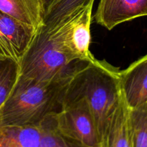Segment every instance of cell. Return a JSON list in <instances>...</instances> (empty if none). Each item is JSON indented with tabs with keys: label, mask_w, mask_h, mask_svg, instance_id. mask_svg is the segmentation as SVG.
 Here are the masks:
<instances>
[{
	"label": "cell",
	"mask_w": 147,
	"mask_h": 147,
	"mask_svg": "<svg viewBox=\"0 0 147 147\" xmlns=\"http://www.w3.org/2000/svg\"><path fill=\"white\" fill-rule=\"evenodd\" d=\"M93 3L78 9L50 28L44 25L59 48L73 61L95 59L90 50Z\"/></svg>",
	"instance_id": "obj_4"
},
{
	"label": "cell",
	"mask_w": 147,
	"mask_h": 147,
	"mask_svg": "<svg viewBox=\"0 0 147 147\" xmlns=\"http://www.w3.org/2000/svg\"><path fill=\"white\" fill-rule=\"evenodd\" d=\"M55 118L57 131L65 137L86 147H100L94 119L84 100L78 99L63 106Z\"/></svg>",
	"instance_id": "obj_6"
},
{
	"label": "cell",
	"mask_w": 147,
	"mask_h": 147,
	"mask_svg": "<svg viewBox=\"0 0 147 147\" xmlns=\"http://www.w3.org/2000/svg\"><path fill=\"white\" fill-rule=\"evenodd\" d=\"M120 71L105 60L80 61L68 82L63 105L83 99L91 112L101 143L121 95Z\"/></svg>",
	"instance_id": "obj_1"
},
{
	"label": "cell",
	"mask_w": 147,
	"mask_h": 147,
	"mask_svg": "<svg viewBox=\"0 0 147 147\" xmlns=\"http://www.w3.org/2000/svg\"><path fill=\"white\" fill-rule=\"evenodd\" d=\"M100 147H133L130 109L122 92L100 143Z\"/></svg>",
	"instance_id": "obj_10"
},
{
	"label": "cell",
	"mask_w": 147,
	"mask_h": 147,
	"mask_svg": "<svg viewBox=\"0 0 147 147\" xmlns=\"http://www.w3.org/2000/svg\"><path fill=\"white\" fill-rule=\"evenodd\" d=\"M19 75V63L9 59H0V108L9 95Z\"/></svg>",
	"instance_id": "obj_14"
},
{
	"label": "cell",
	"mask_w": 147,
	"mask_h": 147,
	"mask_svg": "<svg viewBox=\"0 0 147 147\" xmlns=\"http://www.w3.org/2000/svg\"><path fill=\"white\" fill-rule=\"evenodd\" d=\"M40 1H41L42 4L43 10H44V14H45V13L46 12L47 9L50 7V6L51 5L52 3L53 2L54 0H40Z\"/></svg>",
	"instance_id": "obj_15"
},
{
	"label": "cell",
	"mask_w": 147,
	"mask_h": 147,
	"mask_svg": "<svg viewBox=\"0 0 147 147\" xmlns=\"http://www.w3.org/2000/svg\"><path fill=\"white\" fill-rule=\"evenodd\" d=\"M55 115L35 125L0 126V147H86L57 131Z\"/></svg>",
	"instance_id": "obj_5"
},
{
	"label": "cell",
	"mask_w": 147,
	"mask_h": 147,
	"mask_svg": "<svg viewBox=\"0 0 147 147\" xmlns=\"http://www.w3.org/2000/svg\"><path fill=\"white\" fill-rule=\"evenodd\" d=\"M0 10L37 30L43 25L44 10L40 0H0Z\"/></svg>",
	"instance_id": "obj_11"
},
{
	"label": "cell",
	"mask_w": 147,
	"mask_h": 147,
	"mask_svg": "<svg viewBox=\"0 0 147 147\" xmlns=\"http://www.w3.org/2000/svg\"><path fill=\"white\" fill-rule=\"evenodd\" d=\"M37 31L0 10V59L20 63Z\"/></svg>",
	"instance_id": "obj_7"
},
{
	"label": "cell",
	"mask_w": 147,
	"mask_h": 147,
	"mask_svg": "<svg viewBox=\"0 0 147 147\" xmlns=\"http://www.w3.org/2000/svg\"><path fill=\"white\" fill-rule=\"evenodd\" d=\"M147 16V0H100L95 22L111 30L119 24Z\"/></svg>",
	"instance_id": "obj_8"
},
{
	"label": "cell",
	"mask_w": 147,
	"mask_h": 147,
	"mask_svg": "<svg viewBox=\"0 0 147 147\" xmlns=\"http://www.w3.org/2000/svg\"><path fill=\"white\" fill-rule=\"evenodd\" d=\"M72 75L53 82H39L19 75L0 108V126L35 125L59 112Z\"/></svg>",
	"instance_id": "obj_2"
},
{
	"label": "cell",
	"mask_w": 147,
	"mask_h": 147,
	"mask_svg": "<svg viewBox=\"0 0 147 147\" xmlns=\"http://www.w3.org/2000/svg\"><path fill=\"white\" fill-rule=\"evenodd\" d=\"M95 0H54L43 17V25L50 28L78 9Z\"/></svg>",
	"instance_id": "obj_12"
},
{
	"label": "cell",
	"mask_w": 147,
	"mask_h": 147,
	"mask_svg": "<svg viewBox=\"0 0 147 147\" xmlns=\"http://www.w3.org/2000/svg\"><path fill=\"white\" fill-rule=\"evenodd\" d=\"M133 147H147V102L130 110Z\"/></svg>",
	"instance_id": "obj_13"
},
{
	"label": "cell",
	"mask_w": 147,
	"mask_h": 147,
	"mask_svg": "<svg viewBox=\"0 0 147 147\" xmlns=\"http://www.w3.org/2000/svg\"><path fill=\"white\" fill-rule=\"evenodd\" d=\"M120 86L130 110L147 102V54L120 71Z\"/></svg>",
	"instance_id": "obj_9"
},
{
	"label": "cell",
	"mask_w": 147,
	"mask_h": 147,
	"mask_svg": "<svg viewBox=\"0 0 147 147\" xmlns=\"http://www.w3.org/2000/svg\"><path fill=\"white\" fill-rule=\"evenodd\" d=\"M80 62L62 51L42 25L19 63L20 75L39 82L62 80L71 76Z\"/></svg>",
	"instance_id": "obj_3"
}]
</instances>
